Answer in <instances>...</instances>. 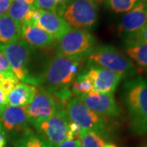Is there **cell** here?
Segmentation results:
<instances>
[{"mask_svg": "<svg viewBox=\"0 0 147 147\" xmlns=\"http://www.w3.org/2000/svg\"><path fill=\"white\" fill-rule=\"evenodd\" d=\"M123 100L128 111L133 133L147 135V79L142 76L129 79L123 84Z\"/></svg>", "mask_w": 147, "mask_h": 147, "instance_id": "6da1fadb", "label": "cell"}, {"mask_svg": "<svg viewBox=\"0 0 147 147\" xmlns=\"http://www.w3.org/2000/svg\"><path fill=\"white\" fill-rule=\"evenodd\" d=\"M86 57H67L57 54L48 62L39 79L48 85L50 92L68 88L79 73Z\"/></svg>", "mask_w": 147, "mask_h": 147, "instance_id": "7a4b0ae2", "label": "cell"}, {"mask_svg": "<svg viewBox=\"0 0 147 147\" xmlns=\"http://www.w3.org/2000/svg\"><path fill=\"white\" fill-rule=\"evenodd\" d=\"M88 61L95 66L109 69L120 75L122 79L133 78L137 69L131 60L110 44L100 45L90 53Z\"/></svg>", "mask_w": 147, "mask_h": 147, "instance_id": "3957f363", "label": "cell"}, {"mask_svg": "<svg viewBox=\"0 0 147 147\" xmlns=\"http://www.w3.org/2000/svg\"><path fill=\"white\" fill-rule=\"evenodd\" d=\"M98 0H68L62 17L70 27L90 30L98 20Z\"/></svg>", "mask_w": 147, "mask_h": 147, "instance_id": "277c9868", "label": "cell"}, {"mask_svg": "<svg viewBox=\"0 0 147 147\" xmlns=\"http://www.w3.org/2000/svg\"><path fill=\"white\" fill-rule=\"evenodd\" d=\"M65 110L69 120L79 124L83 132L93 131L100 136L106 132L107 124L104 118L88 109L77 96L69 100Z\"/></svg>", "mask_w": 147, "mask_h": 147, "instance_id": "5b68a950", "label": "cell"}, {"mask_svg": "<svg viewBox=\"0 0 147 147\" xmlns=\"http://www.w3.org/2000/svg\"><path fill=\"white\" fill-rule=\"evenodd\" d=\"M95 37L87 30L71 29L57 40V54L67 57H87L93 51Z\"/></svg>", "mask_w": 147, "mask_h": 147, "instance_id": "8992f818", "label": "cell"}, {"mask_svg": "<svg viewBox=\"0 0 147 147\" xmlns=\"http://www.w3.org/2000/svg\"><path fill=\"white\" fill-rule=\"evenodd\" d=\"M2 47L18 81H27L29 74L28 65L34 53V47L23 38L2 44Z\"/></svg>", "mask_w": 147, "mask_h": 147, "instance_id": "52a82bcc", "label": "cell"}, {"mask_svg": "<svg viewBox=\"0 0 147 147\" xmlns=\"http://www.w3.org/2000/svg\"><path fill=\"white\" fill-rule=\"evenodd\" d=\"M62 107V104L55 98L52 92L43 88H39L37 89L33 101L26 107L29 122L34 127L54 115Z\"/></svg>", "mask_w": 147, "mask_h": 147, "instance_id": "ba28073f", "label": "cell"}, {"mask_svg": "<svg viewBox=\"0 0 147 147\" xmlns=\"http://www.w3.org/2000/svg\"><path fill=\"white\" fill-rule=\"evenodd\" d=\"M69 123L66 110L62 107L57 112L34 126L38 135L47 141L53 147H57L67 139Z\"/></svg>", "mask_w": 147, "mask_h": 147, "instance_id": "9c48e42d", "label": "cell"}, {"mask_svg": "<svg viewBox=\"0 0 147 147\" xmlns=\"http://www.w3.org/2000/svg\"><path fill=\"white\" fill-rule=\"evenodd\" d=\"M77 97L88 109L102 117L115 118L120 114V108L116 102L114 94L93 91L88 94L80 95Z\"/></svg>", "mask_w": 147, "mask_h": 147, "instance_id": "30bf717a", "label": "cell"}, {"mask_svg": "<svg viewBox=\"0 0 147 147\" xmlns=\"http://www.w3.org/2000/svg\"><path fill=\"white\" fill-rule=\"evenodd\" d=\"M147 24L144 0L122 17L118 26V34L124 40L134 37Z\"/></svg>", "mask_w": 147, "mask_h": 147, "instance_id": "8fae6325", "label": "cell"}, {"mask_svg": "<svg viewBox=\"0 0 147 147\" xmlns=\"http://www.w3.org/2000/svg\"><path fill=\"white\" fill-rule=\"evenodd\" d=\"M30 123L26 107L6 106L0 117V129L5 133L20 132L28 128Z\"/></svg>", "mask_w": 147, "mask_h": 147, "instance_id": "7c38bea8", "label": "cell"}, {"mask_svg": "<svg viewBox=\"0 0 147 147\" xmlns=\"http://www.w3.org/2000/svg\"><path fill=\"white\" fill-rule=\"evenodd\" d=\"M87 74L92 80L94 91L100 93L114 94L122 79L118 74L95 65L90 67Z\"/></svg>", "mask_w": 147, "mask_h": 147, "instance_id": "4fadbf2b", "label": "cell"}, {"mask_svg": "<svg viewBox=\"0 0 147 147\" xmlns=\"http://www.w3.org/2000/svg\"><path fill=\"white\" fill-rule=\"evenodd\" d=\"M34 25L48 33L55 40H59L72 29L62 16L42 9H39V14L34 21Z\"/></svg>", "mask_w": 147, "mask_h": 147, "instance_id": "5bb4252c", "label": "cell"}, {"mask_svg": "<svg viewBox=\"0 0 147 147\" xmlns=\"http://www.w3.org/2000/svg\"><path fill=\"white\" fill-rule=\"evenodd\" d=\"M22 38L32 47L47 48L53 46L55 38L30 22L22 23Z\"/></svg>", "mask_w": 147, "mask_h": 147, "instance_id": "9a60e30c", "label": "cell"}, {"mask_svg": "<svg viewBox=\"0 0 147 147\" xmlns=\"http://www.w3.org/2000/svg\"><path fill=\"white\" fill-rule=\"evenodd\" d=\"M37 92L31 84L18 83L7 96V105L14 107H27L30 105Z\"/></svg>", "mask_w": 147, "mask_h": 147, "instance_id": "2e32d148", "label": "cell"}, {"mask_svg": "<svg viewBox=\"0 0 147 147\" xmlns=\"http://www.w3.org/2000/svg\"><path fill=\"white\" fill-rule=\"evenodd\" d=\"M22 38V25L12 20L7 14L0 16V42L5 43Z\"/></svg>", "mask_w": 147, "mask_h": 147, "instance_id": "e0dca14e", "label": "cell"}, {"mask_svg": "<svg viewBox=\"0 0 147 147\" xmlns=\"http://www.w3.org/2000/svg\"><path fill=\"white\" fill-rule=\"evenodd\" d=\"M123 50L131 61L147 71V44L135 40H124Z\"/></svg>", "mask_w": 147, "mask_h": 147, "instance_id": "ac0fdd59", "label": "cell"}, {"mask_svg": "<svg viewBox=\"0 0 147 147\" xmlns=\"http://www.w3.org/2000/svg\"><path fill=\"white\" fill-rule=\"evenodd\" d=\"M15 147H53L38 134L26 128L14 143Z\"/></svg>", "mask_w": 147, "mask_h": 147, "instance_id": "d6986e66", "label": "cell"}, {"mask_svg": "<svg viewBox=\"0 0 147 147\" xmlns=\"http://www.w3.org/2000/svg\"><path fill=\"white\" fill-rule=\"evenodd\" d=\"M71 89L77 96L80 95L88 94L94 91L92 80L90 79L87 73L81 74L74 79L71 84Z\"/></svg>", "mask_w": 147, "mask_h": 147, "instance_id": "ffe728a7", "label": "cell"}, {"mask_svg": "<svg viewBox=\"0 0 147 147\" xmlns=\"http://www.w3.org/2000/svg\"><path fill=\"white\" fill-rule=\"evenodd\" d=\"M32 8H35L34 6L29 4L26 2L13 1L8 9L7 15L10 16L12 20L22 25L28 11L31 10Z\"/></svg>", "mask_w": 147, "mask_h": 147, "instance_id": "44dd1931", "label": "cell"}, {"mask_svg": "<svg viewBox=\"0 0 147 147\" xmlns=\"http://www.w3.org/2000/svg\"><path fill=\"white\" fill-rule=\"evenodd\" d=\"M106 7L111 11L120 14L127 13L142 1V0H103Z\"/></svg>", "mask_w": 147, "mask_h": 147, "instance_id": "7402d4cb", "label": "cell"}, {"mask_svg": "<svg viewBox=\"0 0 147 147\" xmlns=\"http://www.w3.org/2000/svg\"><path fill=\"white\" fill-rule=\"evenodd\" d=\"M105 144L102 136L93 131H84L80 138L81 147H104Z\"/></svg>", "mask_w": 147, "mask_h": 147, "instance_id": "603a6c76", "label": "cell"}, {"mask_svg": "<svg viewBox=\"0 0 147 147\" xmlns=\"http://www.w3.org/2000/svg\"><path fill=\"white\" fill-rule=\"evenodd\" d=\"M0 73L4 78H16L2 47H0Z\"/></svg>", "mask_w": 147, "mask_h": 147, "instance_id": "cb8c5ba5", "label": "cell"}, {"mask_svg": "<svg viewBox=\"0 0 147 147\" xmlns=\"http://www.w3.org/2000/svg\"><path fill=\"white\" fill-rule=\"evenodd\" d=\"M82 133H83V130L79 124H77L73 121L69 120L66 140H79L80 141Z\"/></svg>", "mask_w": 147, "mask_h": 147, "instance_id": "d4e9b609", "label": "cell"}, {"mask_svg": "<svg viewBox=\"0 0 147 147\" xmlns=\"http://www.w3.org/2000/svg\"><path fill=\"white\" fill-rule=\"evenodd\" d=\"M17 84L18 79L16 78H4L0 84V88L7 96H8Z\"/></svg>", "mask_w": 147, "mask_h": 147, "instance_id": "484cf974", "label": "cell"}, {"mask_svg": "<svg viewBox=\"0 0 147 147\" xmlns=\"http://www.w3.org/2000/svg\"><path fill=\"white\" fill-rule=\"evenodd\" d=\"M129 40H135V41H138V42L147 44V24L137 33L135 36L132 37Z\"/></svg>", "mask_w": 147, "mask_h": 147, "instance_id": "4316f807", "label": "cell"}, {"mask_svg": "<svg viewBox=\"0 0 147 147\" xmlns=\"http://www.w3.org/2000/svg\"><path fill=\"white\" fill-rule=\"evenodd\" d=\"M11 3V0H0V16L7 13Z\"/></svg>", "mask_w": 147, "mask_h": 147, "instance_id": "83f0119b", "label": "cell"}, {"mask_svg": "<svg viewBox=\"0 0 147 147\" xmlns=\"http://www.w3.org/2000/svg\"><path fill=\"white\" fill-rule=\"evenodd\" d=\"M57 147H81L79 140H66Z\"/></svg>", "mask_w": 147, "mask_h": 147, "instance_id": "f1b7e54d", "label": "cell"}, {"mask_svg": "<svg viewBox=\"0 0 147 147\" xmlns=\"http://www.w3.org/2000/svg\"><path fill=\"white\" fill-rule=\"evenodd\" d=\"M7 95L3 92V90L0 88V105H7Z\"/></svg>", "mask_w": 147, "mask_h": 147, "instance_id": "f546056e", "label": "cell"}, {"mask_svg": "<svg viewBox=\"0 0 147 147\" xmlns=\"http://www.w3.org/2000/svg\"><path fill=\"white\" fill-rule=\"evenodd\" d=\"M6 138L5 133L0 129V147H5Z\"/></svg>", "mask_w": 147, "mask_h": 147, "instance_id": "4dcf8cb0", "label": "cell"}, {"mask_svg": "<svg viewBox=\"0 0 147 147\" xmlns=\"http://www.w3.org/2000/svg\"><path fill=\"white\" fill-rule=\"evenodd\" d=\"M104 147H118V146H117L116 145H115V144H113V143H106Z\"/></svg>", "mask_w": 147, "mask_h": 147, "instance_id": "1f68e13d", "label": "cell"}, {"mask_svg": "<svg viewBox=\"0 0 147 147\" xmlns=\"http://www.w3.org/2000/svg\"><path fill=\"white\" fill-rule=\"evenodd\" d=\"M54 1H56L58 3H66L68 0H54Z\"/></svg>", "mask_w": 147, "mask_h": 147, "instance_id": "d6a6232c", "label": "cell"}, {"mask_svg": "<svg viewBox=\"0 0 147 147\" xmlns=\"http://www.w3.org/2000/svg\"><path fill=\"white\" fill-rule=\"evenodd\" d=\"M6 106L4 105H0V117L2 115V114H3V111L4 110V108H5Z\"/></svg>", "mask_w": 147, "mask_h": 147, "instance_id": "836d02e7", "label": "cell"}, {"mask_svg": "<svg viewBox=\"0 0 147 147\" xmlns=\"http://www.w3.org/2000/svg\"><path fill=\"white\" fill-rule=\"evenodd\" d=\"M4 79V77H3V75L2 74L0 73V84H1V83L3 82V80Z\"/></svg>", "mask_w": 147, "mask_h": 147, "instance_id": "e575fe53", "label": "cell"}, {"mask_svg": "<svg viewBox=\"0 0 147 147\" xmlns=\"http://www.w3.org/2000/svg\"><path fill=\"white\" fill-rule=\"evenodd\" d=\"M144 3H145V8H146V13L147 16V0H144Z\"/></svg>", "mask_w": 147, "mask_h": 147, "instance_id": "d590c367", "label": "cell"}, {"mask_svg": "<svg viewBox=\"0 0 147 147\" xmlns=\"http://www.w3.org/2000/svg\"><path fill=\"white\" fill-rule=\"evenodd\" d=\"M140 147H147V142H146L145 144H143L142 146H140Z\"/></svg>", "mask_w": 147, "mask_h": 147, "instance_id": "8d00e7d4", "label": "cell"}, {"mask_svg": "<svg viewBox=\"0 0 147 147\" xmlns=\"http://www.w3.org/2000/svg\"><path fill=\"white\" fill-rule=\"evenodd\" d=\"M98 1H99V2H100H100H102L103 0H98Z\"/></svg>", "mask_w": 147, "mask_h": 147, "instance_id": "74e56055", "label": "cell"}, {"mask_svg": "<svg viewBox=\"0 0 147 147\" xmlns=\"http://www.w3.org/2000/svg\"><path fill=\"white\" fill-rule=\"evenodd\" d=\"M2 47V44H1V43H0V47Z\"/></svg>", "mask_w": 147, "mask_h": 147, "instance_id": "f35d334b", "label": "cell"}]
</instances>
